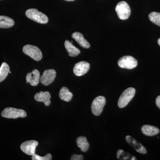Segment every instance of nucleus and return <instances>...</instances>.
I'll use <instances>...</instances> for the list:
<instances>
[{
    "label": "nucleus",
    "mask_w": 160,
    "mask_h": 160,
    "mask_svg": "<svg viewBox=\"0 0 160 160\" xmlns=\"http://www.w3.org/2000/svg\"><path fill=\"white\" fill-rule=\"evenodd\" d=\"M142 131L144 135L148 136H153L159 132L157 127L150 125H144L142 128Z\"/></svg>",
    "instance_id": "dca6fc26"
},
{
    "label": "nucleus",
    "mask_w": 160,
    "mask_h": 160,
    "mask_svg": "<svg viewBox=\"0 0 160 160\" xmlns=\"http://www.w3.org/2000/svg\"><path fill=\"white\" fill-rule=\"evenodd\" d=\"M9 72V65L6 62H3L0 67V82L6 78Z\"/></svg>",
    "instance_id": "412c9836"
},
{
    "label": "nucleus",
    "mask_w": 160,
    "mask_h": 160,
    "mask_svg": "<svg viewBox=\"0 0 160 160\" xmlns=\"http://www.w3.org/2000/svg\"><path fill=\"white\" fill-rule=\"evenodd\" d=\"M59 95L61 100L66 102H70L73 97L72 93L66 87H63L61 88Z\"/></svg>",
    "instance_id": "a211bd4d"
},
{
    "label": "nucleus",
    "mask_w": 160,
    "mask_h": 160,
    "mask_svg": "<svg viewBox=\"0 0 160 160\" xmlns=\"http://www.w3.org/2000/svg\"><path fill=\"white\" fill-rule=\"evenodd\" d=\"M72 38L74 39L80 46L85 49H88L90 47V44L87 42L86 39L84 38L83 35L79 32H74L72 35Z\"/></svg>",
    "instance_id": "4468645a"
},
{
    "label": "nucleus",
    "mask_w": 160,
    "mask_h": 160,
    "mask_svg": "<svg viewBox=\"0 0 160 160\" xmlns=\"http://www.w3.org/2000/svg\"><path fill=\"white\" fill-rule=\"evenodd\" d=\"M115 10L118 17L121 20H126L130 16L131 9L128 3L125 1H122L117 4Z\"/></svg>",
    "instance_id": "20e7f679"
},
{
    "label": "nucleus",
    "mask_w": 160,
    "mask_h": 160,
    "mask_svg": "<svg viewBox=\"0 0 160 160\" xmlns=\"http://www.w3.org/2000/svg\"><path fill=\"white\" fill-rule=\"evenodd\" d=\"M106 99L103 96L96 98L91 106L92 113L95 116H99L102 112L103 108L106 105Z\"/></svg>",
    "instance_id": "423d86ee"
},
{
    "label": "nucleus",
    "mask_w": 160,
    "mask_h": 160,
    "mask_svg": "<svg viewBox=\"0 0 160 160\" xmlns=\"http://www.w3.org/2000/svg\"><path fill=\"white\" fill-rule=\"evenodd\" d=\"M149 18L152 23L160 26V12H152L149 14Z\"/></svg>",
    "instance_id": "4be33fe9"
},
{
    "label": "nucleus",
    "mask_w": 160,
    "mask_h": 160,
    "mask_svg": "<svg viewBox=\"0 0 160 160\" xmlns=\"http://www.w3.org/2000/svg\"><path fill=\"white\" fill-rule=\"evenodd\" d=\"M14 24V21L11 18L5 16H0V28H11Z\"/></svg>",
    "instance_id": "6ab92c4d"
},
{
    "label": "nucleus",
    "mask_w": 160,
    "mask_h": 160,
    "mask_svg": "<svg viewBox=\"0 0 160 160\" xmlns=\"http://www.w3.org/2000/svg\"><path fill=\"white\" fill-rule=\"evenodd\" d=\"M90 65L87 62L82 61L77 63L73 68V72L77 76H82L88 72Z\"/></svg>",
    "instance_id": "9d476101"
},
{
    "label": "nucleus",
    "mask_w": 160,
    "mask_h": 160,
    "mask_svg": "<svg viewBox=\"0 0 160 160\" xmlns=\"http://www.w3.org/2000/svg\"><path fill=\"white\" fill-rule=\"evenodd\" d=\"M72 160H82L83 157L82 155L74 154L72 156Z\"/></svg>",
    "instance_id": "b1692460"
},
{
    "label": "nucleus",
    "mask_w": 160,
    "mask_h": 160,
    "mask_svg": "<svg viewBox=\"0 0 160 160\" xmlns=\"http://www.w3.org/2000/svg\"><path fill=\"white\" fill-rule=\"evenodd\" d=\"M65 46L66 50L69 53V55L71 57L77 56L81 52L80 49L73 46L72 43L68 40L65 41Z\"/></svg>",
    "instance_id": "2eb2a0df"
},
{
    "label": "nucleus",
    "mask_w": 160,
    "mask_h": 160,
    "mask_svg": "<svg viewBox=\"0 0 160 160\" xmlns=\"http://www.w3.org/2000/svg\"><path fill=\"white\" fill-rule=\"evenodd\" d=\"M135 92V89L132 87L128 88L124 91L119 98L118 102V107L123 108L127 106L134 97Z\"/></svg>",
    "instance_id": "f03ea898"
},
{
    "label": "nucleus",
    "mask_w": 160,
    "mask_h": 160,
    "mask_svg": "<svg viewBox=\"0 0 160 160\" xmlns=\"http://www.w3.org/2000/svg\"><path fill=\"white\" fill-rule=\"evenodd\" d=\"M126 139L127 142L138 152L143 154L147 153V150L145 147L130 136H126Z\"/></svg>",
    "instance_id": "9b49d317"
},
{
    "label": "nucleus",
    "mask_w": 160,
    "mask_h": 160,
    "mask_svg": "<svg viewBox=\"0 0 160 160\" xmlns=\"http://www.w3.org/2000/svg\"><path fill=\"white\" fill-rule=\"evenodd\" d=\"M117 157L118 160H137L136 158L130 153L126 152L122 149L118 150L117 152Z\"/></svg>",
    "instance_id": "aec40b11"
},
{
    "label": "nucleus",
    "mask_w": 160,
    "mask_h": 160,
    "mask_svg": "<svg viewBox=\"0 0 160 160\" xmlns=\"http://www.w3.org/2000/svg\"><path fill=\"white\" fill-rule=\"evenodd\" d=\"M38 142L34 140L26 141L21 144L20 148L24 153L32 155L35 153L36 148L38 146Z\"/></svg>",
    "instance_id": "6e6552de"
},
{
    "label": "nucleus",
    "mask_w": 160,
    "mask_h": 160,
    "mask_svg": "<svg viewBox=\"0 0 160 160\" xmlns=\"http://www.w3.org/2000/svg\"><path fill=\"white\" fill-rule=\"evenodd\" d=\"M56 76V72L54 69H49L45 70L40 78L41 82L44 86H48L53 81Z\"/></svg>",
    "instance_id": "1a4fd4ad"
},
{
    "label": "nucleus",
    "mask_w": 160,
    "mask_h": 160,
    "mask_svg": "<svg viewBox=\"0 0 160 160\" xmlns=\"http://www.w3.org/2000/svg\"><path fill=\"white\" fill-rule=\"evenodd\" d=\"M51 95L48 91H41L36 93L34 95V99L38 102H42L45 106H48L51 104Z\"/></svg>",
    "instance_id": "ddd939ff"
},
{
    "label": "nucleus",
    "mask_w": 160,
    "mask_h": 160,
    "mask_svg": "<svg viewBox=\"0 0 160 160\" xmlns=\"http://www.w3.org/2000/svg\"><path fill=\"white\" fill-rule=\"evenodd\" d=\"M158 45H159L160 46V38L158 40Z\"/></svg>",
    "instance_id": "a878e982"
},
{
    "label": "nucleus",
    "mask_w": 160,
    "mask_h": 160,
    "mask_svg": "<svg viewBox=\"0 0 160 160\" xmlns=\"http://www.w3.org/2000/svg\"><path fill=\"white\" fill-rule=\"evenodd\" d=\"M52 155L48 153L45 157H41L38 155L35 154L32 155V160H52Z\"/></svg>",
    "instance_id": "5701e85b"
},
{
    "label": "nucleus",
    "mask_w": 160,
    "mask_h": 160,
    "mask_svg": "<svg viewBox=\"0 0 160 160\" xmlns=\"http://www.w3.org/2000/svg\"><path fill=\"white\" fill-rule=\"evenodd\" d=\"M26 15L32 21L36 22L45 24L48 23L49 19L48 17L37 9H30L26 10Z\"/></svg>",
    "instance_id": "f257e3e1"
},
{
    "label": "nucleus",
    "mask_w": 160,
    "mask_h": 160,
    "mask_svg": "<svg viewBox=\"0 0 160 160\" xmlns=\"http://www.w3.org/2000/svg\"><path fill=\"white\" fill-rule=\"evenodd\" d=\"M23 52L25 54L29 56L36 61H39L42 58V51L36 46L31 45H26L23 47Z\"/></svg>",
    "instance_id": "39448f33"
},
{
    "label": "nucleus",
    "mask_w": 160,
    "mask_h": 160,
    "mask_svg": "<svg viewBox=\"0 0 160 160\" xmlns=\"http://www.w3.org/2000/svg\"><path fill=\"white\" fill-rule=\"evenodd\" d=\"M2 117L10 119H16L18 118H25L27 116V113L23 109L8 107L5 108L1 113Z\"/></svg>",
    "instance_id": "7ed1b4c3"
},
{
    "label": "nucleus",
    "mask_w": 160,
    "mask_h": 160,
    "mask_svg": "<svg viewBox=\"0 0 160 160\" xmlns=\"http://www.w3.org/2000/svg\"><path fill=\"white\" fill-rule=\"evenodd\" d=\"M76 143L77 146L83 152H86L89 149V143L87 138L85 137H79L77 139Z\"/></svg>",
    "instance_id": "f3484780"
},
{
    "label": "nucleus",
    "mask_w": 160,
    "mask_h": 160,
    "mask_svg": "<svg viewBox=\"0 0 160 160\" xmlns=\"http://www.w3.org/2000/svg\"><path fill=\"white\" fill-rule=\"evenodd\" d=\"M26 82L30 83L31 86H38L40 80V73L37 69H34L32 72L27 74L26 77Z\"/></svg>",
    "instance_id": "f8f14e48"
},
{
    "label": "nucleus",
    "mask_w": 160,
    "mask_h": 160,
    "mask_svg": "<svg viewBox=\"0 0 160 160\" xmlns=\"http://www.w3.org/2000/svg\"><path fill=\"white\" fill-rule=\"evenodd\" d=\"M156 103L157 106L158 107L159 109H160V96H159L157 98L156 100Z\"/></svg>",
    "instance_id": "393cba45"
},
{
    "label": "nucleus",
    "mask_w": 160,
    "mask_h": 160,
    "mask_svg": "<svg viewBox=\"0 0 160 160\" xmlns=\"http://www.w3.org/2000/svg\"><path fill=\"white\" fill-rule=\"evenodd\" d=\"M118 65L121 68L131 69L137 66L138 61L132 57L126 56L120 58L118 61Z\"/></svg>",
    "instance_id": "0eeeda50"
},
{
    "label": "nucleus",
    "mask_w": 160,
    "mask_h": 160,
    "mask_svg": "<svg viewBox=\"0 0 160 160\" xmlns=\"http://www.w3.org/2000/svg\"><path fill=\"white\" fill-rule=\"evenodd\" d=\"M65 1H68V2H71V1H74V0H65Z\"/></svg>",
    "instance_id": "bb28decb"
}]
</instances>
